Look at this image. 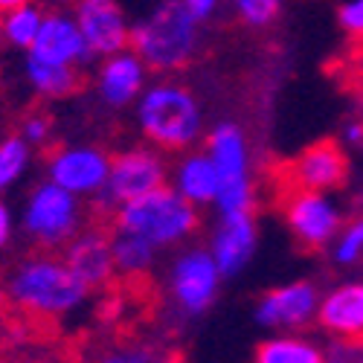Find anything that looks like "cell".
<instances>
[{
  "label": "cell",
  "instance_id": "obj_26",
  "mask_svg": "<svg viewBox=\"0 0 363 363\" xmlns=\"http://www.w3.org/2000/svg\"><path fill=\"white\" fill-rule=\"evenodd\" d=\"M279 0H235V12L250 26H267L279 15Z\"/></svg>",
  "mask_w": 363,
  "mask_h": 363
},
{
  "label": "cell",
  "instance_id": "obj_21",
  "mask_svg": "<svg viewBox=\"0 0 363 363\" xmlns=\"http://www.w3.org/2000/svg\"><path fill=\"white\" fill-rule=\"evenodd\" d=\"M111 250H113V267L123 270L128 277H140L151 267L155 262V250L157 245H151L148 238L128 233V230H119L111 241Z\"/></svg>",
  "mask_w": 363,
  "mask_h": 363
},
{
  "label": "cell",
  "instance_id": "obj_4",
  "mask_svg": "<svg viewBox=\"0 0 363 363\" xmlns=\"http://www.w3.org/2000/svg\"><path fill=\"white\" fill-rule=\"evenodd\" d=\"M116 227L137 233L157 247H169L198 230V206L174 186L163 184L134 201L119 203Z\"/></svg>",
  "mask_w": 363,
  "mask_h": 363
},
{
  "label": "cell",
  "instance_id": "obj_12",
  "mask_svg": "<svg viewBox=\"0 0 363 363\" xmlns=\"http://www.w3.org/2000/svg\"><path fill=\"white\" fill-rule=\"evenodd\" d=\"M221 224L213 238V253L221 277H235L247 267L256 250V221L250 216V209H238V213H221Z\"/></svg>",
  "mask_w": 363,
  "mask_h": 363
},
{
  "label": "cell",
  "instance_id": "obj_25",
  "mask_svg": "<svg viewBox=\"0 0 363 363\" xmlns=\"http://www.w3.org/2000/svg\"><path fill=\"white\" fill-rule=\"evenodd\" d=\"M221 213H238V209H250L253 203V189H250V177H238V180H224L218 184L216 201Z\"/></svg>",
  "mask_w": 363,
  "mask_h": 363
},
{
  "label": "cell",
  "instance_id": "obj_11",
  "mask_svg": "<svg viewBox=\"0 0 363 363\" xmlns=\"http://www.w3.org/2000/svg\"><path fill=\"white\" fill-rule=\"evenodd\" d=\"M29 55H38L44 62H55V65L79 67L94 52H90L76 18H70L65 12H52V15H44L38 35H35L33 47H29Z\"/></svg>",
  "mask_w": 363,
  "mask_h": 363
},
{
  "label": "cell",
  "instance_id": "obj_9",
  "mask_svg": "<svg viewBox=\"0 0 363 363\" xmlns=\"http://www.w3.org/2000/svg\"><path fill=\"white\" fill-rule=\"evenodd\" d=\"M285 221L299 245L323 247L325 241L337 233L340 213L323 192L294 186L285 195Z\"/></svg>",
  "mask_w": 363,
  "mask_h": 363
},
{
  "label": "cell",
  "instance_id": "obj_13",
  "mask_svg": "<svg viewBox=\"0 0 363 363\" xmlns=\"http://www.w3.org/2000/svg\"><path fill=\"white\" fill-rule=\"evenodd\" d=\"M145 79H148V67L137 52L119 50L105 55V62L99 67V96L105 105L111 108H125L134 99H140V94L145 90Z\"/></svg>",
  "mask_w": 363,
  "mask_h": 363
},
{
  "label": "cell",
  "instance_id": "obj_10",
  "mask_svg": "<svg viewBox=\"0 0 363 363\" xmlns=\"http://www.w3.org/2000/svg\"><path fill=\"white\" fill-rule=\"evenodd\" d=\"M73 18L94 55H111L131 47V23L116 0H79Z\"/></svg>",
  "mask_w": 363,
  "mask_h": 363
},
{
  "label": "cell",
  "instance_id": "obj_17",
  "mask_svg": "<svg viewBox=\"0 0 363 363\" xmlns=\"http://www.w3.org/2000/svg\"><path fill=\"white\" fill-rule=\"evenodd\" d=\"M317 317L335 337L363 343V285H343L331 291L317 306Z\"/></svg>",
  "mask_w": 363,
  "mask_h": 363
},
{
  "label": "cell",
  "instance_id": "obj_2",
  "mask_svg": "<svg viewBox=\"0 0 363 363\" xmlns=\"http://www.w3.org/2000/svg\"><path fill=\"white\" fill-rule=\"evenodd\" d=\"M137 119L140 131L163 151L189 148L203 128L201 105L192 96V90L174 82L145 87L140 94Z\"/></svg>",
  "mask_w": 363,
  "mask_h": 363
},
{
  "label": "cell",
  "instance_id": "obj_19",
  "mask_svg": "<svg viewBox=\"0 0 363 363\" xmlns=\"http://www.w3.org/2000/svg\"><path fill=\"white\" fill-rule=\"evenodd\" d=\"M218 184H221L218 169L209 160L206 151L203 155H186L174 169V189L184 198H189L195 206L216 201Z\"/></svg>",
  "mask_w": 363,
  "mask_h": 363
},
{
  "label": "cell",
  "instance_id": "obj_24",
  "mask_svg": "<svg viewBox=\"0 0 363 363\" xmlns=\"http://www.w3.org/2000/svg\"><path fill=\"white\" fill-rule=\"evenodd\" d=\"M29 166V143L23 137L0 140V195L12 189Z\"/></svg>",
  "mask_w": 363,
  "mask_h": 363
},
{
  "label": "cell",
  "instance_id": "obj_22",
  "mask_svg": "<svg viewBox=\"0 0 363 363\" xmlns=\"http://www.w3.org/2000/svg\"><path fill=\"white\" fill-rule=\"evenodd\" d=\"M41 21H44V12L35 4H23V6L9 9L6 15H0V33H4V38L12 47L29 50L41 29Z\"/></svg>",
  "mask_w": 363,
  "mask_h": 363
},
{
  "label": "cell",
  "instance_id": "obj_18",
  "mask_svg": "<svg viewBox=\"0 0 363 363\" xmlns=\"http://www.w3.org/2000/svg\"><path fill=\"white\" fill-rule=\"evenodd\" d=\"M206 155L216 163L221 184L224 180H238L247 177V143L238 125L233 123H221L213 128L206 140Z\"/></svg>",
  "mask_w": 363,
  "mask_h": 363
},
{
  "label": "cell",
  "instance_id": "obj_7",
  "mask_svg": "<svg viewBox=\"0 0 363 363\" xmlns=\"http://www.w3.org/2000/svg\"><path fill=\"white\" fill-rule=\"evenodd\" d=\"M221 270L209 250H186L172 267V294L186 314H203L218 296Z\"/></svg>",
  "mask_w": 363,
  "mask_h": 363
},
{
  "label": "cell",
  "instance_id": "obj_28",
  "mask_svg": "<svg viewBox=\"0 0 363 363\" xmlns=\"http://www.w3.org/2000/svg\"><path fill=\"white\" fill-rule=\"evenodd\" d=\"M340 23L349 33L363 35V0H349L346 6H340Z\"/></svg>",
  "mask_w": 363,
  "mask_h": 363
},
{
  "label": "cell",
  "instance_id": "obj_8",
  "mask_svg": "<svg viewBox=\"0 0 363 363\" xmlns=\"http://www.w3.org/2000/svg\"><path fill=\"white\" fill-rule=\"evenodd\" d=\"M47 169L52 184L84 198V195H99L105 189L111 157L94 145H67V148H58L50 157Z\"/></svg>",
  "mask_w": 363,
  "mask_h": 363
},
{
  "label": "cell",
  "instance_id": "obj_16",
  "mask_svg": "<svg viewBox=\"0 0 363 363\" xmlns=\"http://www.w3.org/2000/svg\"><path fill=\"white\" fill-rule=\"evenodd\" d=\"M65 262L70 264L73 274L87 285V288H99L113 277V250H111V241L99 233V230H90V233H76L67 241V253Z\"/></svg>",
  "mask_w": 363,
  "mask_h": 363
},
{
  "label": "cell",
  "instance_id": "obj_20",
  "mask_svg": "<svg viewBox=\"0 0 363 363\" xmlns=\"http://www.w3.org/2000/svg\"><path fill=\"white\" fill-rule=\"evenodd\" d=\"M26 79L41 96L47 99H62L79 90V73L70 65H55V62H44L38 55L26 58Z\"/></svg>",
  "mask_w": 363,
  "mask_h": 363
},
{
  "label": "cell",
  "instance_id": "obj_33",
  "mask_svg": "<svg viewBox=\"0 0 363 363\" xmlns=\"http://www.w3.org/2000/svg\"><path fill=\"white\" fill-rule=\"evenodd\" d=\"M23 4H33V0H0V15H6L9 9H15V6H23Z\"/></svg>",
  "mask_w": 363,
  "mask_h": 363
},
{
  "label": "cell",
  "instance_id": "obj_3",
  "mask_svg": "<svg viewBox=\"0 0 363 363\" xmlns=\"http://www.w3.org/2000/svg\"><path fill=\"white\" fill-rule=\"evenodd\" d=\"M131 47L148 70H180L198 47V21L180 0H163L143 23L131 29Z\"/></svg>",
  "mask_w": 363,
  "mask_h": 363
},
{
  "label": "cell",
  "instance_id": "obj_31",
  "mask_svg": "<svg viewBox=\"0 0 363 363\" xmlns=\"http://www.w3.org/2000/svg\"><path fill=\"white\" fill-rule=\"evenodd\" d=\"M12 233H15V221H12V213L9 206L0 201V250H4L9 241H12Z\"/></svg>",
  "mask_w": 363,
  "mask_h": 363
},
{
  "label": "cell",
  "instance_id": "obj_23",
  "mask_svg": "<svg viewBox=\"0 0 363 363\" xmlns=\"http://www.w3.org/2000/svg\"><path fill=\"white\" fill-rule=\"evenodd\" d=\"M259 363H323V354L317 346L296 340V337H274L264 340L256 349Z\"/></svg>",
  "mask_w": 363,
  "mask_h": 363
},
{
  "label": "cell",
  "instance_id": "obj_15",
  "mask_svg": "<svg viewBox=\"0 0 363 363\" xmlns=\"http://www.w3.org/2000/svg\"><path fill=\"white\" fill-rule=\"evenodd\" d=\"M320 306L317 291L308 282H294L285 288H277L259 299L256 320L262 325H306Z\"/></svg>",
  "mask_w": 363,
  "mask_h": 363
},
{
  "label": "cell",
  "instance_id": "obj_32",
  "mask_svg": "<svg viewBox=\"0 0 363 363\" xmlns=\"http://www.w3.org/2000/svg\"><path fill=\"white\" fill-rule=\"evenodd\" d=\"M346 137H349V143H363V125H360V123L349 125V128H346Z\"/></svg>",
  "mask_w": 363,
  "mask_h": 363
},
{
  "label": "cell",
  "instance_id": "obj_29",
  "mask_svg": "<svg viewBox=\"0 0 363 363\" xmlns=\"http://www.w3.org/2000/svg\"><path fill=\"white\" fill-rule=\"evenodd\" d=\"M50 137V123L44 116H29L26 123H23V140L29 145H38V143H47Z\"/></svg>",
  "mask_w": 363,
  "mask_h": 363
},
{
  "label": "cell",
  "instance_id": "obj_27",
  "mask_svg": "<svg viewBox=\"0 0 363 363\" xmlns=\"http://www.w3.org/2000/svg\"><path fill=\"white\" fill-rule=\"evenodd\" d=\"M360 253H363V218L354 221V224H349V230L340 235L337 250H335V259H337L340 264H349V262L360 259Z\"/></svg>",
  "mask_w": 363,
  "mask_h": 363
},
{
  "label": "cell",
  "instance_id": "obj_1",
  "mask_svg": "<svg viewBox=\"0 0 363 363\" xmlns=\"http://www.w3.org/2000/svg\"><path fill=\"white\" fill-rule=\"evenodd\" d=\"M6 291L23 311H33L38 317H62L82 306L90 288L73 274L67 262L29 259L15 267Z\"/></svg>",
  "mask_w": 363,
  "mask_h": 363
},
{
  "label": "cell",
  "instance_id": "obj_30",
  "mask_svg": "<svg viewBox=\"0 0 363 363\" xmlns=\"http://www.w3.org/2000/svg\"><path fill=\"white\" fill-rule=\"evenodd\" d=\"M180 4H184V9H186L198 23L206 21L209 15L218 9V0H180Z\"/></svg>",
  "mask_w": 363,
  "mask_h": 363
},
{
  "label": "cell",
  "instance_id": "obj_14",
  "mask_svg": "<svg viewBox=\"0 0 363 363\" xmlns=\"http://www.w3.org/2000/svg\"><path fill=\"white\" fill-rule=\"evenodd\" d=\"M346 172H349V163H346L343 148L331 140H320L308 145L291 166L294 186L317 189V192L337 189L346 180Z\"/></svg>",
  "mask_w": 363,
  "mask_h": 363
},
{
  "label": "cell",
  "instance_id": "obj_5",
  "mask_svg": "<svg viewBox=\"0 0 363 363\" xmlns=\"http://www.w3.org/2000/svg\"><path fill=\"white\" fill-rule=\"evenodd\" d=\"M82 224V203L79 195L67 192L65 186L47 184L35 186L23 209V227L41 247H62L79 233Z\"/></svg>",
  "mask_w": 363,
  "mask_h": 363
},
{
  "label": "cell",
  "instance_id": "obj_6",
  "mask_svg": "<svg viewBox=\"0 0 363 363\" xmlns=\"http://www.w3.org/2000/svg\"><path fill=\"white\" fill-rule=\"evenodd\" d=\"M166 184V163L151 148H128L111 160L105 189L99 192L108 206L134 201Z\"/></svg>",
  "mask_w": 363,
  "mask_h": 363
}]
</instances>
